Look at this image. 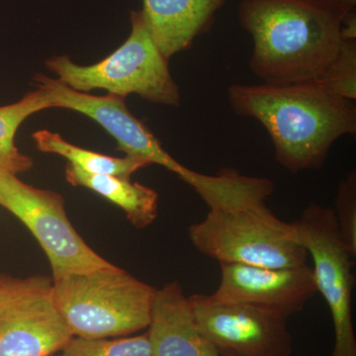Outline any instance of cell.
I'll use <instances>...</instances> for the list:
<instances>
[{"label": "cell", "mask_w": 356, "mask_h": 356, "mask_svg": "<svg viewBox=\"0 0 356 356\" xmlns=\"http://www.w3.org/2000/svg\"><path fill=\"white\" fill-rule=\"evenodd\" d=\"M232 109L261 122L288 172L318 170L339 138L356 133L355 102L315 83L232 84Z\"/></svg>", "instance_id": "obj_1"}, {"label": "cell", "mask_w": 356, "mask_h": 356, "mask_svg": "<svg viewBox=\"0 0 356 356\" xmlns=\"http://www.w3.org/2000/svg\"><path fill=\"white\" fill-rule=\"evenodd\" d=\"M353 11L316 0H243L238 19L254 40L250 70L266 84L316 83L341 50Z\"/></svg>", "instance_id": "obj_2"}, {"label": "cell", "mask_w": 356, "mask_h": 356, "mask_svg": "<svg viewBox=\"0 0 356 356\" xmlns=\"http://www.w3.org/2000/svg\"><path fill=\"white\" fill-rule=\"evenodd\" d=\"M54 301L74 337H128L147 329L156 288L112 266L53 280Z\"/></svg>", "instance_id": "obj_3"}, {"label": "cell", "mask_w": 356, "mask_h": 356, "mask_svg": "<svg viewBox=\"0 0 356 356\" xmlns=\"http://www.w3.org/2000/svg\"><path fill=\"white\" fill-rule=\"evenodd\" d=\"M188 235L200 254L219 264L284 268L308 261L293 222L276 217L264 202L209 210Z\"/></svg>", "instance_id": "obj_4"}, {"label": "cell", "mask_w": 356, "mask_h": 356, "mask_svg": "<svg viewBox=\"0 0 356 356\" xmlns=\"http://www.w3.org/2000/svg\"><path fill=\"white\" fill-rule=\"evenodd\" d=\"M130 19L125 43L102 62L79 65L67 56H56L47 60V67L58 81L81 92L105 89L108 95H137L149 102L178 106L180 92L170 74V60L154 43L142 11H132Z\"/></svg>", "instance_id": "obj_5"}, {"label": "cell", "mask_w": 356, "mask_h": 356, "mask_svg": "<svg viewBox=\"0 0 356 356\" xmlns=\"http://www.w3.org/2000/svg\"><path fill=\"white\" fill-rule=\"evenodd\" d=\"M313 259L317 292L324 297L334 325V346L329 356H356L353 320L355 286L353 255L339 236L334 210L312 203L292 222Z\"/></svg>", "instance_id": "obj_6"}, {"label": "cell", "mask_w": 356, "mask_h": 356, "mask_svg": "<svg viewBox=\"0 0 356 356\" xmlns=\"http://www.w3.org/2000/svg\"><path fill=\"white\" fill-rule=\"evenodd\" d=\"M0 206L29 229L50 261L53 280L113 266L100 257L70 224L65 200L57 192L39 189L16 175L0 177Z\"/></svg>", "instance_id": "obj_7"}, {"label": "cell", "mask_w": 356, "mask_h": 356, "mask_svg": "<svg viewBox=\"0 0 356 356\" xmlns=\"http://www.w3.org/2000/svg\"><path fill=\"white\" fill-rule=\"evenodd\" d=\"M53 278L0 275V356H51L74 337L54 301Z\"/></svg>", "instance_id": "obj_8"}, {"label": "cell", "mask_w": 356, "mask_h": 356, "mask_svg": "<svg viewBox=\"0 0 356 356\" xmlns=\"http://www.w3.org/2000/svg\"><path fill=\"white\" fill-rule=\"evenodd\" d=\"M199 331L219 356H291L287 318L248 304L219 303L210 295L188 297Z\"/></svg>", "instance_id": "obj_9"}, {"label": "cell", "mask_w": 356, "mask_h": 356, "mask_svg": "<svg viewBox=\"0 0 356 356\" xmlns=\"http://www.w3.org/2000/svg\"><path fill=\"white\" fill-rule=\"evenodd\" d=\"M34 81L46 93L51 108L74 110L86 115L102 126L116 140L119 149L127 156L163 166L177 175L192 188L197 185L200 172L189 170L166 153L154 134L129 111L125 98L112 95H88L44 74L35 76Z\"/></svg>", "instance_id": "obj_10"}, {"label": "cell", "mask_w": 356, "mask_h": 356, "mask_svg": "<svg viewBox=\"0 0 356 356\" xmlns=\"http://www.w3.org/2000/svg\"><path fill=\"white\" fill-rule=\"evenodd\" d=\"M221 280L211 298L219 303L248 304L275 312L285 318L303 311L317 293L313 269L269 268L220 264Z\"/></svg>", "instance_id": "obj_11"}, {"label": "cell", "mask_w": 356, "mask_h": 356, "mask_svg": "<svg viewBox=\"0 0 356 356\" xmlns=\"http://www.w3.org/2000/svg\"><path fill=\"white\" fill-rule=\"evenodd\" d=\"M147 334L153 356H219L199 331L178 281L156 290Z\"/></svg>", "instance_id": "obj_12"}, {"label": "cell", "mask_w": 356, "mask_h": 356, "mask_svg": "<svg viewBox=\"0 0 356 356\" xmlns=\"http://www.w3.org/2000/svg\"><path fill=\"white\" fill-rule=\"evenodd\" d=\"M226 0H143L142 14L154 43L168 60L209 29Z\"/></svg>", "instance_id": "obj_13"}, {"label": "cell", "mask_w": 356, "mask_h": 356, "mask_svg": "<svg viewBox=\"0 0 356 356\" xmlns=\"http://www.w3.org/2000/svg\"><path fill=\"white\" fill-rule=\"evenodd\" d=\"M65 177L70 184L90 189L120 207L135 228H146L158 216V193L130 178L92 175L72 163L65 168Z\"/></svg>", "instance_id": "obj_14"}, {"label": "cell", "mask_w": 356, "mask_h": 356, "mask_svg": "<svg viewBox=\"0 0 356 356\" xmlns=\"http://www.w3.org/2000/svg\"><path fill=\"white\" fill-rule=\"evenodd\" d=\"M39 151L43 153L60 154L69 159L70 163L92 175H109L114 177L130 178L140 168L151 165L146 159L127 156L113 158L95 152L74 146L63 139L57 133L40 130L33 134Z\"/></svg>", "instance_id": "obj_15"}, {"label": "cell", "mask_w": 356, "mask_h": 356, "mask_svg": "<svg viewBox=\"0 0 356 356\" xmlns=\"http://www.w3.org/2000/svg\"><path fill=\"white\" fill-rule=\"evenodd\" d=\"M51 108L42 89L32 91L19 102L0 106V177L16 175L31 170L32 159L15 146V134L28 118L42 110Z\"/></svg>", "instance_id": "obj_16"}, {"label": "cell", "mask_w": 356, "mask_h": 356, "mask_svg": "<svg viewBox=\"0 0 356 356\" xmlns=\"http://www.w3.org/2000/svg\"><path fill=\"white\" fill-rule=\"evenodd\" d=\"M60 356H153L147 332L134 337L89 339L74 337Z\"/></svg>", "instance_id": "obj_17"}, {"label": "cell", "mask_w": 356, "mask_h": 356, "mask_svg": "<svg viewBox=\"0 0 356 356\" xmlns=\"http://www.w3.org/2000/svg\"><path fill=\"white\" fill-rule=\"evenodd\" d=\"M315 83L334 95L355 102L356 39L344 40L337 58Z\"/></svg>", "instance_id": "obj_18"}, {"label": "cell", "mask_w": 356, "mask_h": 356, "mask_svg": "<svg viewBox=\"0 0 356 356\" xmlns=\"http://www.w3.org/2000/svg\"><path fill=\"white\" fill-rule=\"evenodd\" d=\"M334 210L339 236L353 257L356 255V173L346 175L337 186Z\"/></svg>", "instance_id": "obj_19"}, {"label": "cell", "mask_w": 356, "mask_h": 356, "mask_svg": "<svg viewBox=\"0 0 356 356\" xmlns=\"http://www.w3.org/2000/svg\"><path fill=\"white\" fill-rule=\"evenodd\" d=\"M316 1H322L325 3L331 4L337 8L343 9L346 13H351L355 10L356 0H316Z\"/></svg>", "instance_id": "obj_20"}, {"label": "cell", "mask_w": 356, "mask_h": 356, "mask_svg": "<svg viewBox=\"0 0 356 356\" xmlns=\"http://www.w3.org/2000/svg\"><path fill=\"white\" fill-rule=\"evenodd\" d=\"M51 356H60V355H51Z\"/></svg>", "instance_id": "obj_21"}]
</instances>
